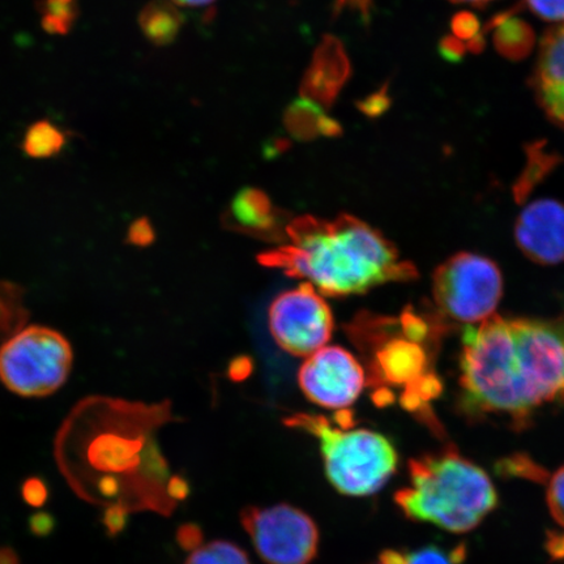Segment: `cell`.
Segmentation results:
<instances>
[{
    "instance_id": "13",
    "label": "cell",
    "mask_w": 564,
    "mask_h": 564,
    "mask_svg": "<svg viewBox=\"0 0 564 564\" xmlns=\"http://www.w3.org/2000/svg\"><path fill=\"white\" fill-rule=\"evenodd\" d=\"M350 73V62L343 42L333 35H326L303 76L302 95L322 108H329L348 82Z\"/></svg>"
},
{
    "instance_id": "2",
    "label": "cell",
    "mask_w": 564,
    "mask_h": 564,
    "mask_svg": "<svg viewBox=\"0 0 564 564\" xmlns=\"http://www.w3.org/2000/svg\"><path fill=\"white\" fill-rule=\"evenodd\" d=\"M161 405L88 398L68 415L58 436L59 462L74 489L95 502L144 506L139 489L159 502L166 475L152 442L153 429L167 417Z\"/></svg>"
},
{
    "instance_id": "8",
    "label": "cell",
    "mask_w": 564,
    "mask_h": 564,
    "mask_svg": "<svg viewBox=\"0 0 564 564\" xmlns=\"http://www.w3.org/2000/svg\"><path fill=\"white\" fill-rule=\"evenodd\" d=\"M253 546L268 564H308L319 546V531L305 512L289 505L250 507L241 514Z\"/></svg>"
},
{
    "instance_id": "29",
    "label": "cell",
    "mask_w": 564,
    "mask_h": 564,
    "mask_svg": "<svg viewBox=\"0 0 564 564\" xmlns=\"http://www.w3.org/2000/svg\"><path fill=\"white\" fill-rule=\"evenodd\" d=\"M30 527L33 534L45 538L54 531V518L47 512L34 513L30 520Z\"/></svg>"
},
{
    "instance_id": "11",
    "label": "cell",
    "mask_w": 564,
    "mask_h": 564,
    "mask_svg": "<svg viewBox=\"0 0 564 564\" xmlns=\"http://www.w3.org/2000/svg\"><path fill=\"white\" fill-rule=\"evenodd\" d=\"M514 239L535 263L564 262V204L552 199L529 204L514 224Z\"/></svg>"
},
{
    "instance_id": "9",
    "label": "cell",
    "mask_w": 564,
    "mask_h": 564,
    "mask_svg": "<svg viewBox=\"0 0 564 564\" xmlns=\"http://www.w3.org/2000/svg\"><path fill=\"white\" fill-rule=\"evenodd\" d=\"M268 323L282 350L306 358L326 347L335 328L328 303L308 282L278 295L268 313Z\"/></svg>"
},
{
    "instance_id": "28",
    "label": "cell",
    "mask_w": 564,
    "mask_h": 564,
    "mask_svg": "<svg viewBox=\"0 0 564 564\" xmlns=\"http://www.w3.org/2000/svg\"><path fill=\"white\" fill-rule=\"evenodd\" d=\"M440 51L444 58L449 62L460 61L465 53H468L467 46L464 42L454 37V35H447L441 41Z\"/></svg>"
},
{
    "instance_id": "17",
    "label": "cell",
    "mask_w": 564,
    "mask_h": 564,
    "mask_svg": "<svg viewBox=\"0 0 564 564\" xmlns=\"http://www.w3.org/2000/svg\"><path fill=\"white\" fill-rule=\"evenodd\" d=\"M182 13L167 2H153L147 7L140 23L147 37L156 44H169L174 41L183 24Z\"/></svg>"
},
{
    "instance_id": "15",
    "label": "cell",
    "mask_w": 564,
    "mask_h": 564,
    "mask_svg": "<svg viewBox=\"0 0 564 564\" xmlns=\"http://www.w3.org/2000/svg\"><path fill=\"white\" fill-rule=\"evenodd\" d=\"M492 33L494 46L506 59L519 62L533 52V28L517 17V11L499 13L486 25L485 33Z\"/></svg>"
},
{
    "instance_id": "21",
    "label": "cell",
    "mask_w": 564,
    "mask_h": 564,
    "mask_svg": "<svg viewBox=\"0 0 564 564\" xmlns=\"http://www.w3.org/2000/svg\"><path fill=\"white\" fill-rule=\"evenodd\" d=\"M65 144L63 133L51 123H39L28 131L24 150L32 158H52Z\"/></svg>"
},
{
    "instance_id": "19",
    "label": "cell",
    "mask_w": 564,
    "mask_h": 564,
    "mask_svg": "<svg viewBox=\"0 0 564 564\" xmlns=\"http://www.w3.org/2000/svg\"><path fill=\"white\" fill-rule=\"evenodd\" d=\"M28 317L23 288L15 282L0 281V341L24 328Z\"/></svg>"
},
{
    "instance_id": "10",
    "label": "cell",
    "mask_w": 564,
    "mask_h": 564,
    "mask_svg": "<svg viewBox=\"0 0 564 564\" xmlns=\"http://www.w3.org/2000/svg\"><path fill=\"white\" fill-rule=\"evenodd\" d=\"M299 383L312 403L327 409H347L362 393L366 372L350 351L326 345L303 362Z\"/></svg>"
},
{
    "instance_id": "26",
    "label": "cell",
    "mask_w": 564,
    "mask_h": 564,
    "mask_svg": "<svg viewBox=\"0 0 564 564\" xmlns=\"http://www.w3.org/2000/svg\"><path fill=\"white\" fill-rule=\"evenodd\" d=\"M129 510L121 505H110L106 507L104 514V525L109 534L116 535L121 533L127 524V517H129Z\"/></svg>"
},
{
    "instance_id": "24",
    "label": "cell",
    "mask_w": 564,
    "mask_h": 564,
    "mask_svg": "<svg viewBox=\"0 0 564 564\" xmlns=\"http://www.w3.org/2000/svg\"><path fill=\"white\" fill-rule=\"evenodd\" d=\"M547 505L556 523L564 528V467L550 479Z\"/></svg>"
},
{
    "instance_id": "33",
    "label": "cell",
    "mask_w": 564,
    "mask_h": 564,
    "mask_svg": "<svg viewBox=\"0 0 564 564\" xmlns=\"http://www.w3.org/2000/svg\"><path fill=\"white\" fill-rule=\"evenodd\" d=\"M173 2L186 7H203L214 3L215 0H173Z\"/></svg>"
},
{
    "instance_id": "6",
    "label": "cell",
    "mask_w": 564,
    "mask_h": 564,
    "mask_svg": "<svg viewBox=\"0 0 564 564\" xmlns=\"http://www.w3.org/2000/svg\"><path fill=\"white\" fill-rule=\"evenodd\" d=\"M73 366V347L51 327L21 328L0 345V382L21 398L51 397L67 382Z\"/></svg>"
},
{
    "instance_id": "23",
    "label": "cell",
    "mask_w": 564,
    "mask_h": 564,
    "mask_svg": "<svg viewBox=\"0 0 564 564\" xmlns=\"http://www.w3.org/2000/svg\"><path fill=\"white\" fill-rule=\"evenodd\" d=\"M451 31L454 37L464 42L468 53H482L486 45L485 31L475 13L468 11L456 13L451 20Z\"/></svg>"
},
{
    "instance_id": "12",
    "label": "cell",
    "mask_w": 564,
    "mask_h": 564,
    "mask_svg": "<svg viewBox=\"0 0 564 564\" xmlns=\"http://www.w3.org/2000/svg\"><path fill=\"white\" fill-rule=\"evenodd\" d=\"M531 86L542 111L564 130V23L542 39Z\"/></svg>"
},
{
    "instance_id": "18",
    "label": "cell",
    "mask_w": 564,
    "mask_h": 564,
    "mask_svg": "<svg viewBox=\"0 0 564 564\" xmlns=\"http://www.w3.org/2000/svg\"><path fill=\"white\" fill-rule=\"evenodd\" d=\"M232 215L251 230H270L273 225L272 204L257 188H246L232 202Z\"/></svg>"
},
{
    "instance_id": "20",
    "label": "cell",
    "mask_w": 564,
    "mask_h": 564,
    "mask_svg": "<svg viewBox=\"0 0 564 564\" xmlns=\"http://www.w3.org/2000/svg\"><path fill=\"white\" fill-rule=\"evenodd\" d=\"M464 556V546H458L451 553L436 546L422 547L405 554L388 550L380 555V564H460Z\"/></svg>"
},
{
    "instance_id": "16",
    "label": "cell",
    "mask_w": 564,
    "mask_h": 564,
    "mask_svg": "<svg viewBox=\"0 0 564 564\" xmlns=\"http://www.w3.org/2000/svg\"><path fill=\"white\" fill-rule=\"evenodd\" d=\"M284 123L289 133L299 140L336 137L341 132L340 124L329 118L321 105L305 97L289 105Z\"/></svg>"
},
{
    "instance_id": "27",
    "label": "cell",
    "mask_w": 564,
    "mask_h": 564,
    "mask_svg": "<svg viewBox=\"0 0 564 564\" xmlns=\"http://www.w3.org/2000/svg\"><path fill=\"white\" fill-rule=\"evenodd\" d=\"M48 497L47 486L40 478H30L23 485V498L32 507H41L46 503Z\"/></svg>"
},
{
    "instance_id": "22",
    "label": "cell",
    "mask_w": 564,
    "mask_h": 564,
    "mask_svg": "<svg viewBox=\"0 0 564 564\" xmlns=\"http://www.w3.org/2000/svg\"><path fill=\"white\" fill-rule=\"evenodd\" d=\"M186 564H251L241 547L230 542L214 541L197 546Z\"/></svg>"
},
{
    "instance_id": "3",
    "label": "cell",
    "mask_w": 564,
    "mask_h": 564,
    "mask_svg": "<svg viewBox=\"0 0 564 564\" xmlns=\"http://www.w3.org/2000/svg\"><path fill=\"white\" fill-rule=\"evenodd\" d=\"M288 241L260 257V263L302 279L322 294H359L390 281L415 276L390 241L370 225L343 215L335 220L295 218Z\"/></svg>"
},
{
    "instance_id": "31",
    "label": "cell",
    "mask_w": 564,
    "mask_h": 564,
    "mask_svg": "<svg viewBox=\"0 0 564 564\" xmlns=\"http://www.w3.org/2000/svg\"><path fill=\"white\" fill-rule=\"evenodd\" d=\"M153 238V232L147 221H137L130 229V241L137 245H147Z\"/></svg>"
},
{
    "instance_id": "30",
    "label": "cell",
    "mask_w": 564,
    "mask_h": 564,
    "mask_svg": "<svg viewBox=\"0 0 564 564\" xmlns=\"http://www.w3.org/2000/svg\"><path fill=\"white\" fill-rule=\"evenodd\" d=\"M359 106H361L366 116H380L383 115L388 106H390V100H388L386 90H382L380 94L371 96Z\"/></svg>"
},
{
    "instance_id": "14",
    "label": "cell",
    "mask_w": 564,
    "mask_h": 564,
    "mask_svg": "<svg viewBox=\"0 0 564 564\" xmlns=\"http://www.w3.org/2000/svg\"><path fill=\"white\" fill-rule=\"evenodd\" d=\"M427 357L421 344L408 337L388 338L373 356V371L383 382L406 388L417 383L426 368Z\"/></svg>"
},
{
    "instance_id": "4",
    "label": "cell",
    "mask_w": 564,
    "mask_h": 564,
    "mask_svg": "<svg viewBox=\"0 0 564 564\" xmlns=\"http://www.w3.org/2000/svg\"><path fill=\"white\" fill-rule=\"evenodd\" d=\"M409 470L411 485L397 492L394 502L411 520L465 533L498 505L486 471L454 449L414 458Z\"/></svg>"
},
{
    "instance_id": "25",
    "label": "cell",
    "mask_w": 564,
    "mask_h": 564,
    "mask_svg": "<svg viewBox=\"0 0 564 564\" xmlns=\"http://www.w3.org/2000/svg\"><path fill=\"white\" fill-rule=\"evenodd\" d=\"M529 11L550 23H564V0H524Z\"/></svg>"
},
{
    "instance_id": "34",
    "label": "cell",
    "mask_w": 564,
    "mask_h": 564,
    "mask_svg": "<svg viewBox=\"0 0 564 564\" xmlns=\"http://www.w3.org/2000/svg\"><path fill=\"white\" fill-rule=\"evenodd\" d=\"M449 2L457 4H470L475 7H482L485 4L492 2V0H449Z\"/></svg>"
},
{
    "instance_id": "1",
    "label": "cell",
    "mask_w": 564,
    "mask_h": 564,
    "mask_svg": "<svg viewBox=\"0 0 564 564\" xmlns=\"http://www.w3.org/2000/svg\"><path fill=\"white\" fill-rule=\"evenodd\" d=\"M462 406L471 417L523 423L564 404V324L491 315L465 327Z\"/></svg>"
},
{
    "instance_id": "5",
    "label": "cell",
    "mask_w": 564,
    "mask_h": 564,
    "mask_svg": "<svg viewBox=\"0 0 564 564\" xmlns=\"http://www.w3.org/2000/svg\"><path fill=\"white\" fill-rule=\"evenodd\" d=\"M288 423L316 436L327 478L345 496H371L397 470V449L384 435L372 430L336 429L321 415L310 414L295 415Z\"/></svg>"
},
{
    "instance_id": "7",
    "label": "cell",
    "mask_w": 564,
    "mask_h": 564,
    "mask_svg": "<svg viewBox=\"0 0 564 564\" xmlns=\"http://www.w3.org/2000/svg\"><path fill=\"white\" fill-rule=\"evenodd\" d=\"M433 291L443 314L456 322L477 324L496 312L503 294V278L492 260L458 252L436 270Z\"/></svg>"
},
{
    "instance_id": "32",
    "label": "cell",
    "mask_w": 564,
    "mask_h": 564,
    "mask_svg": "<svg viewBox=\"0 0 564 564\" xmlns=\"http://www.w3.org/2000/svg\"><path fill=\"white\" fill-rule=\"evenodd\" d=\"M0 564H19L17 555L11 550H0Z\"/></svg>"
}]
</instances>
